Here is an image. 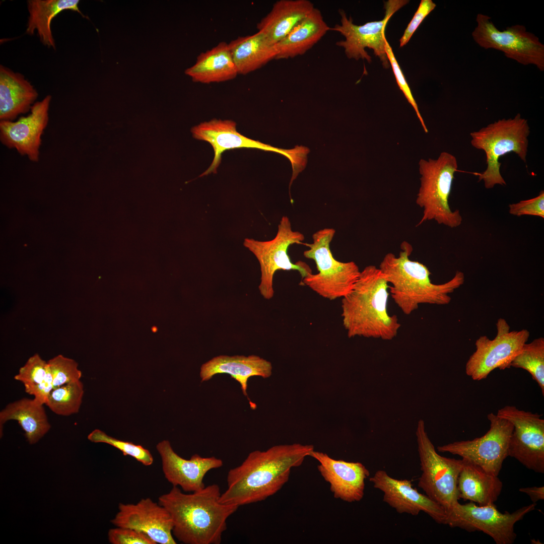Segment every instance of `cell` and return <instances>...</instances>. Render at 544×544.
<instances>
[{"mask_svg": "<svg viewBox=\"0 0 544 544\" xmlns=\"http://www.w3.org/2000/svg\"><path fill=\"white\" fill-rule=\"evenodd\" d=\"M111 522L116 527L132 528L148 535L156 543L176 544L173 521L169 512L150 498L136 504L119 503Z\"/></svg>", "mask_w": 544, "mask_h": 544, "instance_id": "17", "label": "cell"}, {"mask_svg": "<svg viewBox=\"0 0 544 544\" xmlns=\"http://www.w3.org/2000/svg\"><path fill=\"white\" fill-rule=\"evenodd\" d=\"M416 436L422 471L418 487L447 512L458 502V478L464 460L437 453L423 420L418 422Z\"/></svg>", "mask_w": 544, "mask_h": 544, "instance_id": "8", "label": "cell"}, {"mask_svg": "<svg viewBox=\"0 0 544 544\" xmlns=\"http://www.w3.org/2000/svg\"><path fill=\"white\" fill-rule=\"evenodd\" d=\"M519 491L527 494L533 503L544 499L543 486L521 488Z\"/></svg>", "mask_w": 544, "mask_h": 544, "instance_id": "40", "label": "cell"}, {"mask_svg": "<svg viewBox=\"0 0 544 544\" xmlns=\"http://www.w3.org/2000/svg\"><path fill=\"white\" fill-rule=\"evenodd\" d=\"M88 439L93 442L109 444L121 451L124 456H131L145 466L153 463V457L148 449L140 445L114 438L100 430H93L88 435Z\"/></svg>", "mask_w": 544, "mask_h": 544, "instance_id": "33", "label": "cell"}, {"mask_svg": "<svg viewBox=\"0 0 544 544\" xmlns=\"http://www.w3.org/2000/svg\"><path fill=\"white\" fill-rule=\"evenodd\" d=\"M84 394L83 383L74 381L53 389L45 404L56 415L69 416L79 412Z\"/></svg>", "mask_w": 544, "mask_h": 544, "instance_id": "31", "label": "cell"}, {"mask_svg": "<svg viewBox=\"0 0 544 544\" xmlns=\"http://www.w3.org/2000/svg\"><path fill=\"white\" fill-rule=\"evenodd\" d=\"M53 379L54 389L80 380L82 373L74 360L58 355L47 361Z\"/></svg>", "mask_w": 544, "mask_h": 544, "instance_id": "35", "label": "cell"}, {"mask_svg": "<svg viewBox=\"0 0 544 544\" xmlns=\"http://www.w3.org/2000/svg\"><path fill=\"white\" fill-rule=\"evenodd\" d=\"M49 371L47 362L35 354L28 359L14 378L23 383L25 392L29 394L33 388L44 381Z\"/></svg>", "mask_w": 544, "mask_h": 544, "instance_id": "34", "label": "cell"}, {"mask_svg": "<svg viewBox=\"0 0 544 544\" xmlns=\"http://www.w3.org/2000/svg\"><path fill=\"white\" fill-rule=\"evenodd\" d=\"M305 239L301 232L293 231L291 221L287 216H283L278 225V232L273 239L258 241L245 238L243 245L258 260L261 271L258 289L261 296L266 300L274 295L273 279L275 273L279 270H297L302 279L312 273L310 267L305 263L292 262L288 254L289 247L294 244H302Z\"/></svg>", "mask_w": 544, "mask_h": 544, "instance_id": "9", "label": "cell"}, {"mask_svg": "<svg viewBox=\"0 0 544 544\" xmlns=\"http://www.w3.org/2000/svg\"><path fill=\"white\" fill-rule=\"evenodd\" d=\"M369 480L375 488L383 493V501L398 513L416 516L422 511L436 522L445 524L447 513L444 508L413 488L410 481L394 479L383 470H377Z\"/></svg>", "mask_w": 544, "mask_h": 544, "instance_id": "18", "label": "cell"}, {"mask_svg": "<svg viewBox=\"0 0 544 544\" xmlns=\"http://www.w3.org/2000/svg\"><path fill=\"white\" fill-rule=\"evenodd\" d=\"M436 7L431 0H421L419 8L399 40L400 47L405 45L425 18Z\"/></svg>", "mask_w": 544, "mask_h": 544, "instance_id": "39", "label": "cell"}, {"mask_svg": "<svg viewBox=\"0 0 544 544\" xmlns=\"http://www.w3.org/2000/svg\"><path fill=\"white\" fill-rule=\"evenodd\" d=\"M330 30L320 11L314 8L285 37L275 44L278 51L276 59L303 55Z\"/></svg>", "mask_w": 544, "mask_h": 544, "instance_id": "26", "label": "cell"}, {"mask_svg": "<svg viewBox=\"0 0 544 544\" xmlns=\"http://www.w3.org/2000/svg\"><path fill=\"white\" fill-rule=\"evenodd\" d=\"M272 365L266 360L256 355H219L203 364L200 367L201 381H206L218 374H228L241 385L243 394L247 396V381L252 376L269 377Z\"/></svg>", "mask_w": 544, "mask_h": 544, "instance_id": "22", "label": "cell"}, {"mask_svg": "<svg viewBox=\"0 0 544 544\" xmlns=\"http://www.w3.org/2000/svg\"><path fill=\"white\" fill-rule=\"evenodd\" d=\"M419 165L421 185L416 203L423 212L417 226L434 220L451 228L459 226L462 221L460 212L452 211L449 205L454 174L458 168L456 158L443 152L437 159H421Z\"/></svg>", "mask_w": 544, "mask_h": 544, "instance_id": "6", "label": "cell"}, {"mask_svg": "<svg viewBox=\"0 0 544 544\" xmlns=\"http://www.w3.org/2000/svg\"><path fill=\"white\" fill-rule=\"evenodd\" d=\"M389 284L379 267L367 265L360 271L352 290L342 298L343 325L349 338L391 340L400 324L387 310Z\"/></svg>", "mask_w": 544, "mask_h": 544, "instance_id": "3", "label": "cell"}, {"mask_svg": "<svg viewBox=\"0 0 544 544\" xmlns=\"http://www.w3.org/2000/svg\"><path fill=\"white\" fill-rule=\"evenodd\" d=\"M217 484L205 486L190 494L176 486L160 496L158 503L170 513L172 533L185 544H220L228 518L238 506L221 503Z\"/></svg>", "mask_w": 544, "mask_h": 544, "instance_id": "2", "label": "cell"}, {"mask_svg": "<svg viewBox=\"0 0 544 544\" xmlns=\"http://www.w3.org/2000/svg\"><path fill=\"white\" fill-rule=\"evenodd\" d=\"M408 3L406 0H389L384 3L385 15L383 20L362 25L354 24L352 18H348L345 11L339 10L341 24L335 25L331 30L341 33L345 39L336 42V45L344 48L349 58L366 59L369 63L371 57L365 48L372 49L374 54L379 57L383 67L389 68L390 63L385 48V28L391 16Z\"/></svg>", "mask_w": 544, "mask_h": 544, "instance_id": "14", "label": "cell"}, {"mask_svg": "<svg viewBox=\"0 0 544 544\" xmlns=\"http://www.w3.org/2000/svg\"><path fill=\"white\" fill-rule=\"evenodd\" d=\"M521 368L528 372L538 384L544 396V338L540 337L526 343L514 358L510 367Z\"/></svg>", "mask_w": 544, "mask_h": 544, "instance_id": "32", "label": "cell"}, {"mask_svg": "<svg viewBox=\"0 0 544 544\" xmlns=\"http://www.w3.org/2000/svg\"><path fill=\"white\" fill-rule=\"evenodd\" d=\"M313 450L312 445L294 443L250 452L241 464L229 470L227 488L220 501L239 507L265 500L282 488L291 469L300 466Z\"/></svg>", "mask_w": 544, "mask_h": 544, "instance_id": "1", "label": "cell"}, {"mask_svg": "<svg viewBox=\"0 0 544 544\" xmlns=\"http://www.w3.org/2000/svg\"><path fill=\"white\" fill-rule=\"evenodd\" d=\"M78 0H29L27 1L29 17L26 32L32 35L35 31L41 42L45 46L55 49L51 23L61 12L71 10L84 16L79 8Z\"/></svg>", "mask_w": 544, "mask_h": 544, "instance_id": "30", "label": "cell"}, {"mask_svg": "<svg viewBox=\"0 0 544 544\" xmlns=\"http://www.w3.org/2000/svg\"><path fill=\"white\" fill-rule=\"evenodd\" d=\"M400 248L398 256L387 253L379 268L389 284V294L403 313L410 315L420 304H449L451 300L450 294L464 283L463 273L456 271L448 282L434 284L430 280L431 273L428 268L423 263L410 258L413 251L412 245L403 241Z\"/></svg>", "mask_w": 544, "mask_h": 544, "instance_id": "4", "label": "cell"}, {"mask_svg": "<svg viewBox=\"0 0 544 544\" xmlns=\"http://www.w3.org/2000/svg\"><path fill=\"white\" fill-rule=\"evenodd\" d=\"M38 93L21 74L0 65V121H14L30 111Z\"/></svg>", "mask_w": 544, "mask_h": 544, "instance_id": "23", "label": "cell"}, {"mask_svg": "<svg viewBox=\"0 0 544 544\" xmlns=\"http://www.w3.org/2000/svg\"><path fill=\"white\" fill-rule=\"evenodd\" d=\"M457 488L459 498L477 503L479 506L494 504L500 495L503 483L497 475L464 458Z\"/></svg>", "mask_w": 544, "mask_h": 544, "instance_id": "25", "label": "cell"}, {"mask_svg": "<svg viewBox=\"0 0 544 544\" xmlns=\"http://www.w3.org/2000/svg\"><path fill=\"white\" fill-rule=\"evenodd\" d=\"M193 137L208 142L214 151V157L210 167L199 177L212 173H216L222 159V153L227 150L238 148H255L271 151L285 155L284 150L273 148L258 141L249 139L236 130V123L230 120L213 119L204 122L191 128Z\"/></svg>", "mask_w": 544, "mask_h": 544, "instance_id": "21", "label": "cell"}, {"mask_svg": "<svg viewBox=\"0 0 544 544\" xmlns=\"http://www.w3.org/2000/svg\"><path fill=\"white\" fill-rule=\"evenodd\" d=\"M471 33L473 40L485 49L502 51L507 58L523 65L532 64L544 71V45L525 26L515 25L500 31L488 15L478 14Z\"/></svg>", "mask_w": 544, "mask_h": 544, "instance_id": "10", "label": "cell"}, {"mask_svg": "<svg viewBox=\"0 0 544 544\" xmlns=\"http://www.w3.org/2000/svg\"><path fill=\"white\" fill-rule=\"evenodd\" d=\"M536 503L524 506L512 513L500 512L495 504L477 506L474 502H459L446 512L445 524L468 532L480 531L490 536L497 544H512L517 535L514 525L535 509Z\"/></svg>", "mask_w": 544, "mask_h": 544, "instance_id": "11", "label": "cell"}, {"mask_svg": "<svg viewBox=\"0 0 544 544\" xmlns=\"http://www.w3.org/2000/svg\"><path fill=\"white\" fill-rule=\"evenodd\" d=\"M228 44L238 75H246L259 69L276 59L278 54L275 45L259 31L238 37Z\"/></svg>", "mask_w": 544, "mask_h": 544, "instance_id": "29", "label": "cell"}, {"mask_svg": "<svg viewBox=\"0 0 544 544\" xmlns=\"http://www.w3.org/2000/svg\"><path fill=\"white\" fill-rule=\"evenodd\" d=\"M335 233L333 228L320 229L312 235V243H302L309 248L304 256L315 261L318 273L307 275L302 279V285L330 300L349 294L360 273L355 262H342L333 256L330 244Z\"/></svg>", "mask_w": 544, "mask_h": 544, "instance_id": "7", "label": "cell"}, {"mask_svg": "<svg viewBox=\"0 0 544 544\" xmlns=\"http://www.w3.org/2000/svg\"><path fill=\"white\" fill-rule=\"evenodd\" d=\"M10 420L18 422L30 444L37 442L51 428L43 404L34 398H23L11 402L0 412V433Z\"/></svg>", "mask_w": 544, "mask_h": 544, "instance_id": "28", "label": "cell"}, {"mask_svg": "<svg viewBox=\"0 0 544 544\" xmlns=\"http://www.w3.org/2000/svg\"><path fill=\"white\" fill-rule=\"evenodd\" d=\"M510 214L518 217L523 215L538 216L544 218V191L532 198L509 205Z\"/></svg>", "mask_w": 544, "mask_h": 544, "instance_id": "38", "label": "cell"}, {"mask_svg": "<svg viewBox=\"0 0 544 544\" xmlns=\"http://www.w3.org/2000/svg\"><path fill=\"white\" fill-rule=\"evenodd\" d=\"M497 415L513 426L508 456L517 459L527 468L544 473V420L540 415L506 405Z\"/></svg>", "mask_w": 544, "mask_h": 544, "instance_id": "15", "label": "cell"}, {"mask_svg": "<svg viewBox=\"0 0 544 544\" xmlns=\"http://www.w3.org/2000/svg\"><path fill=\"white\" fill-rule=\"evenodd\" d=\"M496 328L494 339L482 335L476 340V350L466 363L465 373L474 380L486 379L497 368H510L511 363L530 336L529 331L525 329L511 330L507 321L502 318L498 319Z\"/></svg>", "mask_w": 544, "mask_h": 544, "instance_id": "12", "label": "cell"}, {"mask_svg": "<svg viewBox=\"0 0 544 544\" xmlns=\"http://www.w3.org/2000/svg\"><path fill=\"white\" fill-rule=\"evenodd\" d=\"M529 133L527 120L519 113L514 118L499 119L470 133L472 146L486 154L487 169L478 175L479 181L483 180L486 189L497 184L506 185L500 171L501 163L499 160L502 156L513 152L526 162Z\"/></svg>", "mask_w": 544, "mask_h": 544, "instance_id": "5", "label": "cell"}, {"mask_svg": "<svg viewBox=\"0 0 544 544\" xmlns=\"http://www.w3.org/2000/svg\"><path fill=\"white\" fill-rule=\"evenodd\" d=\"M108 535L109 542L112 544H156L145 533L130 528L111 529Z\"/></svg>", "mask_w": 544, "mask_h": 544, "instance_id": "37", "label": "cell"}, {"mask_svg": "<svg viewBox=\"0 0 544 544\" xmlns=\"http://www.w3.org/2000/svg\"><path fill=\"white\" fill-rule=\"evenodd\" d=\"M162 460V470L166 479L173 486H179L186 492L203 489V479L210 470L221 467L223 461L215 456L204 457L195 454L189 459L178 455L168 440L156 446Z\"/></svg>", "mask_w": 544, "mask_h": 544, "instance_id": "19", "label": "cell"}, {"mask_svg": "<svg viewBox=\"0 0 544 544\" xmlns=\"http://www.w3.org/2000/svg\"><path fill=\"white\" fill-rule=\"evenodd\" d=\"M487 418L490 428L483 436L471 440L456 441L437 447L441 452L457 455L476 464L487 472L498 475L508 456L512 424L491 413Z\"/></svg>", "mask_w": 544, "mask_h": 544, "instance_id": "13", "label": "cell"}, {"mask_svg": "<svg viewBox=\"0 0 544 544\" xmlns=\"http://www.w3.org/2000/svg\"><path fill=\"white\" fill-rule=\"evenodd\" d=\"M385 48L387 56L389 61V63L391 65L398 87L404 94L409 103L414 109L424 131L426 133H427L428 130L425 125L424 119L421 116L417 102L413 95L411 90L405 80L402 70L394 55L392 48L387 39L385 40Z\"/></svg>", "mask_w": 544, "mask_h": 544, "instance_id": "36", "label": "cell"}, {"mask_svg": "<svg viewBox=\"0 0 544 544\" xmlns=\"http://www.w3.org/2000/svg\"><path fill=\"white\" fill-rule=\"evenodd\" d=\"M51 96L36 102L30 113L15 121H0V141L33 162L39 160L42 135L49 121Z\"/></svg>", "mask_w": 544, "mask_h": 544, "instance_id": "16", "label": "cell"}, {"mask_svg": "<svg viewBox=\"0 0 544 544\" xmlns=\"http://www.w3.org/2000/svg\"><path fill=\"white\" fill-rule=\"evenodd\" d=\"M310 456L318 462V470L329 485L333 497L352 503L362 500L365 481L370 472L359 462H348L332 458L326 453L312 451Z\"/></svg>", "mask_w": 544, "mask_h": 544, "instance_id": "20", "label": "cell"}, {"mask_svg": "<svg viewBox=\"0 0 544 544\" xmlns=\"http://www.w3.org/2000/svg\"><path fill=\"white\" fill-rule=\"evenodd\" d=\"M185 74L193 81L204 84L229 81L238 75L229 44L225 42L200 53L195 63L186 69Z\"/></svg>", "mask_w": 544, "mask_h": 544, "instance_id": "27", "label": "cell"}, {"mask_svg": "<svg viewBox=\"0 0 544 544\" xmlns=\"http://www.w3.org/2000/svg\"><path fill=\"white\" fill-rule=\"evenodd\" d=\"M308 0H280L257 23L258 31L275 45L285 37L314 9Z\"/></svg>", "mask_w": 544, "mask_h": 544, "instance_id": "24", "label": "cell"}]
</instances>
